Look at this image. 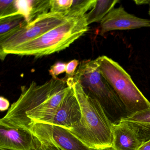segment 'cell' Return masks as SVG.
Instances as JSON below:
<instances>
[{"mask_svg": "<svg viewBox=\"0 0 150 150\" xmlns=\"http://www.w3.org/2000/svg\"><path fill=\"white\" fill-rule=\"evenodd\" d=\"M69 88L67 79L58 78L42 85L33 81L23 88L19 99L0 120V125L29 131L35 124L46 123L55 115Z\"/></svg>", "mask_w": 150, "mask_h": 150, "instance_id": "cell-1", "label": "cell"}, {"mask_svg": "<svg viewBox=\"0 0 150 150\" xmlns=\"http://www.w3.org/2000/svg\"><path fill=\"white\" fill-rule=\"evenodd\" d=\"M67 85L74 91L81 108V119L69 131L84 144L93 150H103L113 146V123L96 100L85 93L79 82L72 77Z\"/></svg>", "mask_w": 150, "mask_h": 150, "instance_id": "cell-2", "label": "cell"}, {"mask_svg": "<svg viewBox=\"0 0 150 150\" xmlns=\"http://www.w3.org/2000/svg\"><path fill=\"white\" fill-rule=\"evenodd\" d=\"M88 30L86 14L70 18L39 37L17 46L8 55L35 57L50 55L68 48Z\"/></svg>", "mask_w": 150, "mask_h": 150, "instance_id": "cell-3", "label": "cell"}, {"mask_svg": "<svg viewBox=\"0 0 150 150\" xmlns=\"http://www.w3.org/2000/svg\"><path fill=\"white\" fill-rule=\"evenodd\" d=\"M89 97L101 105L113 123L127 117L125 108L110 84L99 71L96 59L83 61L72 77Z\"/></svg>", "mask_w": 150, "mask_h": 150, "instance_id": "cell-4", "label": "cell"}, {"mask_svg": "<svg viewBox=\"0 0 150 150\" xmlns=\"http://www.w3.org/2000/svg\"><path fill=\"white\" fill-rule=\"evenodd\" d=\"M99 71L113 88L126 110L127 117L150 108V102L118 63L107 56L96 59Z\"/></svg>", "mask_w": 150, "mask_h": 150, "instance_id": "cell-5", "label": "cell"}, {"mask_svg": "<svg viewBox=\"0 0 150 150\" xmlns=\"http://www.w3.org/2000/svg\"><path fill=\"white\" fill-rule=\"evenodd\" d=\"M75 18V17H74ZM65 14L50 12L38 17L13 34L0 40V57L4 60L17 46L36 39L70 19Z\"/></svg>", "mask_w": 150, "mask_h": 150, "instance_id": "cell-6", "label": "cell"}, {"mask_svg": "<svg viewBox=\"0 0 150 150\" xmlns=\"http://www.w3.org/2000/svg\"><path fill=\"white\" fill-rule=\"evenodd\" d=\"M29 131L39 141L58 150H93L60 126L38 123L31 127Z\"/></svg>", "mask_w": 150, "mask_h": 150, "instance_id": "cell-7", "label": "cell"}, {"mask_svg": "<svg viewBox=\"0 0 150 150\" xmlns=\"http://www.w3.org/2000/svg\"><path fill=\"white\" fill-rule=\"evenodd\" d=\"M150 20L129 13L122 6L111 10L101 21L100 34L115 30H128L150 28Z\"/></svg>", "mask_w": 150, "mask_h": 150, "instance_id": "cell-8", "label": "cell"}, {"mask_svg": "<svg viewBox=\"0 0 150 150\" xmlns=\"http://www.w3.org/2000/svg\"><path fill=\"white\" fill-rule=\"evenodd\" d=\"M53 117L46 124L60 126L70 130L81 119V108L71 86Z\"/></svg>", "mask_w": 150, "mask_h": 150, "instance_id": "cell-9", "label": "cell"}, {"mask_svg": "<svg viewBox=\"0 0 150 150\" xmlns=\"http://www.w3.org/2000/svg\"><path fill=\"white\" fill-rule=\"evenodd\" d=\"M35 147V137L30 131L0 125V149L34 150Z\"/></svg>", "mask_w": 150, "mask_h": 150, "instance_id": "cell-10", "label": "cell"}, {"mask_svg": "<svg viewBox=\"0 0 150 150\" xmlns=\"http://www.w3.org/2000/svg\"><path fill=\"white\" fill-rule=\"evenodd\" d=\"M113 147L116 150H138L144 143L137 131L123 119L112 124Z\"/></svg>", "mask_w": 150, "mask_h": 150, "instance_id": "cell-11", "label": "cell"}, {"mask_svg": "<svg viewBox=\"0 0 150 150\" xmlns=\"http://www.w3.org/2000/svg\"><path fill=\"white\" fill-rule=\"evenodd\" d=\"M122 119L127 122L137 132L144 143L150 139V108Z\"/></svg>", "mask_w": 150, "mask_h": 150, "instance_id": "cell-12", "label": "cell"}, {"mask_svg": "<svg viewBox=\"0 0 150 150\" xmlns=\"http://www.w3.org/2000/svg\"><path fill=\"white\" fill-rule=\"evenodd\" d=\"M119 2V0H96L92 10L86 14L88 24L101 22Z\"/></svg>", "mask_w": 150, "mask_h": 150, "instance_id": "cell-13", "label": "cell"}, {"mask_svg": "<svg viewBox=\"0 0 150 150\" xmlns=\"http://www.w3.org/2000/svg\"><path fill=\"white\" fill-rule=\"evenodd\" d=\"M23 16L16 15L0 19V40L12 35L28 24Z\"/></svg>", "mask_w": 150, "mask_h": 150, "instance_id": "cell-14", "label": "cell"}, {"mask_svg": "<svg viewBox=\"0 0 150 150\" xmlns=\"http://www.w3.org/2000/svg\"><path fill=\"white\" fill-rule=\"evenodd\" d=\"M50 10V0H32L29 1L28 9L26 20L28 23Z\"/></svg>", "mask_w": 150, "mask_h": 150, "instance_id": "cell-15", "label": "cell"}, {"mask_svg": "<svg viewBox=\"0 0 150 150\" xmlns=\"http://www.w3.org/2000/svg\"><path fill=\"white\" fill-rule=\"evenodd\" d=\"M96 0H73L72 4L65 14L70 18L79 17L86 14L93 8Z\"/></svg>", "mask_w": 150, "mask_h": 150, "instance_id": "cell-16", "label": "cell"}, {"mask_svg": "<svg viewBox=\"0 0 150 150\" xmlns=\"http://www.w3.org/2000/svg\"><path fill=\"white\" fill-rule=\"evenodd\" d=\"M18 14L16 0L0 1V19Z\"/></svg>", "mask_w": 150, "mask_h": 150, "instance_id": "cell-17", "label": "cell"}, {"mask_svg": "<svg viewBox=\"0 0 150 150\" xmlns=\"http://www.w3.org/2000/svg\"><path fill=\"white\" fill-rule=\"evenodd\" d=\"M73 0H50V10L52 13L65 14L70 9Z\"/></svg>", "mask_w": 150, "mask_h": 150, "instance_id": "cell-18", "label": "cell"}, {"mask_svg": "<svg viewBox=\"0 0 150 150\" xmlns=\"http://www.w3.org/2000/svg\"><path fill=\"white\" fill-rule=\"evenodd\" d=\"M67 64L62 62H57L51 67L49 70L50 74L53 79H57V76L66 72Z\"/></svg>", "mask_w": 150, "mask_h": 150, "instance_id": "cell-19", "label": "cell"}, {"mask_svg": "<svg viewBox=\"0 0 150 150\" xmlns=\"http://www.w3.org/2000/svg\"><path fill=\"white\" fill-rule=\"evenodd\" d=\"M79 64V61L77 59H73L67 64L66 73L68 78L74 76Z\"/></svg>", "mask_w": 150, "mask_h": 150, "instance_id": "cell-20", "label": "cell"}, {"mask_svg": "<svg viewBox=\"0 0 150 150\" xmlns=\"http://www.w3.org/2000/svg\"><path fill=\"white\" fill-rule=\"evenodd\" d=\"M35 147L34 150H58L53 146L41 142L35 137Z\"/></svg>", "mask_w": 150, "mask_h": 150, "instance_id": "cell-21", "label": "cell"}, {"mask_svg": "<svg viewBox=\"0 0 150 150\" xmlns=\"http://www.w3.org/2000/svg\"><path fill=\"white\" fill-rule=\"evenodd\" d=\"M10 103L7 99L1 96L0 98V110L1 111H6L8 108Z\"/></svg>", "mask_w": 150, "mask_h": 150, "instance_id": "cell-22", "label": "cell"}, {"mask_svg": "<svg viewBox=\"0 0 150 150\" xmlns=\"http://www.w3.org/2000/svg\"><path fill=\"white\" fill-rule=\"evenodd\" d=\"M138 150H150V139L143 143Z\"/></svg>", "mask_w": 150, "mask_h": 150, "instance_id": "cell-23", "label": "cell"}, {"mask_svg": "<svg viewBox=\"0 0 150 150\" xmlns=\"http://www.w3.org/2000/svg\"><path fill=\"white\" fill-rule=\"evenodd\" d=\"M134 2H135L137 5H144V4H149L150 2V0H143V1H134Z\"/></svg>", "mask_w": 150, "mask_h": 150, "instance_id": "cell-24", "label": "cell"}, {"mask_svg": "<svg viewBox=\"0 0 150 150\" xmlns=\"http://www.w3.org/2000/svg\"><path fill=\"white\" fill-rule=\"evenodd\" d=\"M103 150H116L114 148L113 146L112 147H109V148H106V149H104Z\"/></svg>", "mask_w": 150, "mask_h": 150, "instance_id": "cell-25", "label": "cell"}, {"mask_svg": "<svg viewBox=\"0 0 150 150\" xmlns=\"http://www.w3.org/2000/svg\"><path fill=\"white\" fill-rule=\"evenodd\" d=\"M148 5H149V12H148V13H149V15H150V2H149V4H148Z\"/></svg>", "mask_w": 150, "mask_h": 150, "instance_id": "cell-26", "label": "cell"}, {"mask_svg": "<svg viewBox=\"0 0 150 150\" xmlns=\"http://www.w3.org/2000/svg\"><path fill=\"white\" fill-rule=\"evenodd\" d=\"M0 150H5V149H0Z\"/></svg>", "mask_w": 150, "mask_h": 150, "instance_id": "cell-27", "label": "cell"}]
</instances>
